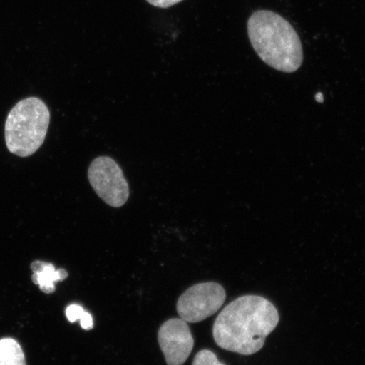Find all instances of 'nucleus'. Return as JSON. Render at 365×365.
Listing matches in <instances>:
<instances>
[{
	"label": "nucleus",
	"mask_w": 365,
	"mask_h": 365,
	"mask_svg": "<svg viewBox=\"0 0 365 365\" xmlns=\"http://www.w3.org/2000/svg\"><path fill=\"white\" fill-rule=\"evenodd\" d=\"M251 45L262 61L275 70L293 73L304 61L302 43L293 26L270 11H257L248 21Z\"/></svg>",
	"instance_id": "2"
},
{
	"label": "nucleus",
	"mask_w": 365,
	"mask_h": 365,
	"mask_svg": "<svg viewBox=\"0 0 365 365\" xmlns=\"http://www.w3.org/2000/svg\"><path fill=\"white\" fill-rule=\"evenodd\" d=\"M31 271L34 274L31 280L34 284L38 285L41 291L50 294L56 291V282L66 280L68 277V272L65 269H58L52 263L42 261H35L31 264Z\"/></svg>",
	"instance_id": "7"
},
{
	"label": "nucleus",
	"mask_w": 365,
	"mask_h": 365,
	"mask_svg": "<svg viewBox=\"0 0 365 365\" xmlns=\"http://www.w3.org/2000/svg\"><path fill=\"white\" fill-rule=\"evenodd\" d=\"M147 1L155 7L166 9L182 2V0H147Z\"/></svg>",
	"instance_id": "11"
},
{
	"label": "nucleus",
	"mask_w": 365,
	"mask_h": 365,
	"mask_svg": "<svg viewBox=\"0 0 365 365\" xmlns=\"http://www.w3.org/2000/svg\"><path fill=\"white\" fill-rule=\"evenodd\" d=\"M193 365H226L219 361L217 355L211 350L204 349L195 355Z\"/></svg>",
	"instance_id": "9"
},
{
	"label": "nucleus",
	"mask_w": 365,
	"mask_h": 365,
	"mask_svg": "<svg viewBox=\"0 0 365 365\" xmlns=\"http://www.w3.org/2000/svg\"><path fill=\"white\" fill-rule=\"evenodd\" d=\"M85 312L83 307L79 304H73L66 309V317L68 321L73 323L78 321Z\"/></svg>",
	"instance_id": "10"
},
{
	"label": "nucleus",
	"mask_w": 365,
	"mask_h": 365,
	"mask_svg": "<svg viewBox=\"0 0 365 365\" xmlns=\"http://www.w3.org/2000/svg\"><path fill=\"white\" fill-rule=\"evenodd\" d=\"M317 100L318 102L322 103L323 101V97L321 93L317 94Z\"/></svg>",
	"instance_id": "13"
},
{
	"label": "nucleus",
	"mask_w": 365,
	"mask_h": 365,
	"mask_svg": "<svg viewBox=\"0 0 365 365\" xmlns=\"http://www.w3.org/2000/svg\"><path fill=\"white\" fill-rule=\"evenodd\" d=\"M49 122L50 112L43 100L31 97L18 102L4 126L8 150L21 158L34 155L44 143Z\"/></svg>",
	"instance_id": "3"
},
{
	"label": "nucleus",
	"mask_w": 365,
	"mask_h": 365,
	"mask_svg": "<svg viewBox=\"0 0 365 365\" xmlns=\"http://www.w3.org/2000/svg\"><path fill=\"white\" fill-rule=\"evenodd\" d=\"M278 322L279 314L270 301L262 296H241L218 314L213 326L214 340L222 349L252 355L263 348Z\"/></svg>",
	"instance_id": "1"
},
{
	"label": "nucleus",
	"mask_w": 365,
	"mask_h": 365,
	"mask_svg": "<svg viewBox=\"0 0 365 365\" xmlns=\"http://www.w3.org/2000/svg\"><path fill=\"white\" fill-rule=\"evenodd\" d=\"M0 365H26L19 342L13 339L0 340Z\"/></svg>",
	"instance_id": "8"
},
{
	"label": "nucleus",
	"mask_w": 365,
	"mask_h": 365,
	"mask_svg": "<svg viewBox=\"0 0 365 365\" xmlns=\"http://www.w3.org/2000/svg\"><path fill=\"white\" fill-rule=\"evenodd\" d=\"M226 291L217 282H209L190 287L177 302V312L186 322L196 323L213 316L226 300Z\"/></svg>",
	"instance_id": "5"
},
{
	"label": "nucleus",
	"mask_w": 365,
	"mask_h": 365,
	"mask_svg": "<svg viewBox=\"0 0 365 365\" xmlns=\"http://www.w3.org/2000/svg\"><path fill=\"white\" fill-rule=\"evenodd\" d=\"M88 180L96 194L112 207H121L130 197V187L122 168L108 156L95 158L90 164Z\"/></svg>",
	"instance_id": "4"
},
{
	"label": "nucleus",
	"mask_w": 365,
	"mask_h": 365,
	"mask_svg": "<svg viewBox=\"0 0 365 365\" xmlns=\"http://www.w3.org/2000/svg\"><path fill=\"white\" fill-rule=\"evenodd\" d=\"M81 326L84 330L89 331L93 328V319L91 314L85 312L80 319Z\"/></svg>",
	"instance_id": "12"
},
{
	"label": "nucleus",
	"mask_w": 365,
	"mask_h": 365,
	"mask_svg": "<svg viewBox=\"0 0 365 365\" xmlns=\"http://www.w3.org/2000/svg\"><path fill=\"white\" fill-rule=\"evenodd\" d=\"M160 348L168 365H182L194 348V339L184 319L173 318L164 322L158 331Z\"/></svg>",
	"instance_id": "6"
}]
</instances>
